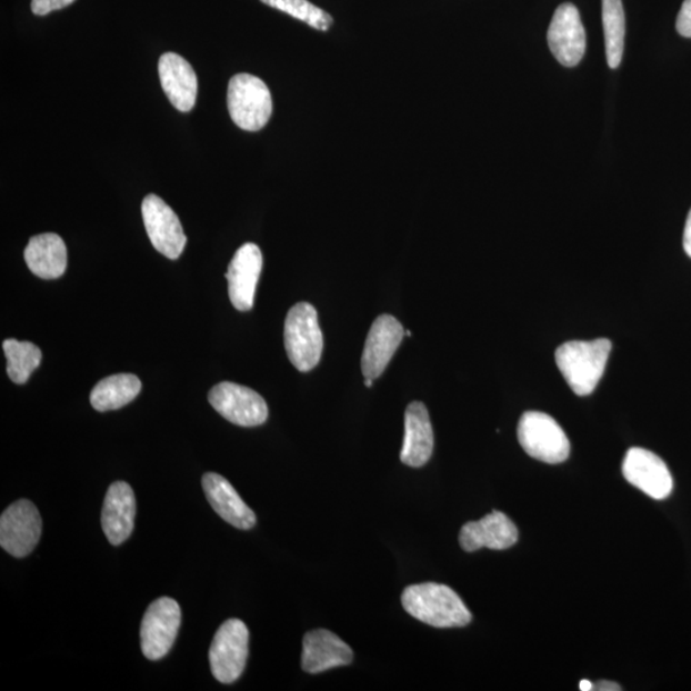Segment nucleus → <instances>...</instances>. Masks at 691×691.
Segmentation results:
<instances>
[{"label": "nucleus", "instance_id": "obj_1", "mask_svg": "<svg viewBox=\"0 0 691 691\" xmlns=\"http://www.w3.org/2000/svg\"><path fill=\"white\" fill-rule=\"evenodd\" d=\"M404 611L429 627L447 629L467 627L471 612L450 587L437 583L410 585L402 593Z\"/></svg>", "mask_w": 691, "mask_h": 691}, {"label": "nucleus", "instance_id": "obj_2", "mask_svg": "<svg viewBox=\"0 0 691 691\" xmlns=\"http://www.w3.org/2000/svg\"><path fill=\"white\" fill-rule=\"evenodd\" d=\"M611 350L612 342L607 339L570 341L555 350V364L572 392L584 398L600 383Z\"/></svg>", "mask_w": 691, "mask_h": 691}, {"label": "nucleus", "instance_id": "obj_3", "mask_svg": "<svg viewBox=\"0 0 691 691\" xmlns=\"http://www.w3.org/2000/svg\"><path fill=\"white\" fill-rule=\"evenodd\" d=\"M284 345L292 365L300 372H310L319 364L323 333L317 310L309 302H299L290 309L284 323Z\"/></svg>", "mask_w": 691, "mask_h": 691}, {"label": "nucleus", "instance_id": "obj_4", "mask_svg": "<svg viewBox=\"0 0 691 691\" xmlns=\"http://www.w3.org/2000/svg\"><path fill=\"white\" fill-rule=\"evenodd\" d=\"M232 121L246 131L264 129L273 113V100L266 82L249 73L233 76L227 92Z\"/></svg>", "mask_w": 691, "mask_h": 691}, {"label": "nucleus", "instance_id": "obj_5", "mask_svg": "<svg viewBox=\"0 0 691 691\" xmlns=\"http://www.w3.org/2000/svg\"><path fill=\"white\" fill-rule=\"evenodd\" d=\"M519 442L535 460L561 463L570 457V441L561 425L552 417L539 411H528L518 427Z\"/></svg>", "mask_w": 691, "mask_h": 691}, {"label": "nucleus", "instance_id": "obj_6", "mask_svg": "<svg viewBox=\"0 0 691 691\" xmlns=\"http://www.w3.org/2000/svg\"><path fill=\"white\" fill-rule=\"evenodd\" d=\"M249 630L241 620L231 619L218 629L209 649L210 669L222 684H232L246 670L249 655Z\"/></svg>", "mask_w": 691, "mask_h": 691}, {"label": "nucleus", "instance_id": "obj_7", "mask_svg": "<svg viewBox=\"0 0 691 691\" xmlns=\"http://www.w3.org/2000/svg\"><path fill=\"white\" fill-rule=\"evenodd\" d=\"M181 627V609L170 597L149 605L141 622V651L148 660H162L170 653Z\"/></svg>", "mask_w": 691, "mask_h": 691}, {"label": "nucleus", "instance_id": "obj_8", "mask_svg": "<svg viewBox=\"0 0 691 691\" xmlns=\"http://www.w3.org/2000/svg\"><path fill=\"white\" fill-rule=\"evenodd\" d=\"M41 528L43 521L37 505L28 500L17 501L0 518V545L17 559L27 558L39 543Z\"/></svg>", "mask_w": 691, "mask_h": 691}, {"label": "nucleus", "instance_id": "obj_9", "mask_svg": "<svg viewBox=\"0 0 691 691\" xmlns=\"http://www.w3.org/2000/svg\"><path fill=\"white\" fill-rule=\"evenodd\" d=\"M214 410L231 423L240 427H258L268 419L267 402L249 387L222 382L209 392Z\"/></svg>", "mask_w": 691, "mask_h": 691}, {"label": "nucleus", "instance_id": "obj_10", "mask_svg": "<svg viewBox=\"0 0 691 691\" xmlns=\"http://www.w3.org/2000/svg\"><path fill=\"white\" fill-rule=\"evenodd\" d=\"M142 219L151 243L168 259H179L187 247L180 218L163 199L150 193L141 206Z\"/></svg>", "mask_w": 691, "mask_h": 691}, {"label": "nucleus", "instance_id": "obj_11", "mask_svg": "<svg viewBox=\"0 0 691 691\" xmlns=\"http://www.w3.org/2000/svg\"><path fill=\"white\" fill-rule=\"evenodd\" d=\"M548 47L564 67H575L583 59L587 49V36L578 8L563 3L555 10L548 29Z\"/></svg>", "mask_w": 691, "mask_h": 691}, {"label": "nucleus", "instance_id": "obj_12", "mask_svg": "<svg viewBox=\"0 0 691 691\" xmlns=\"http://www.w3.org/2000/svg\"><path fill=\"white\" fill-rule=\"evenodd\" d=\"M622 473L630 484L657 501L668 499L673 490V479L664 461L639 447L628 451Z\"/></svg>", "mask_w": 691, "mask_h": 691}, {"label": "nucleus", "instance_id": "obj_13", "mask_svg": "<svg viewBox=\"0 0 691 691\" xmlns=\"http://www.w3.org/2000/svg\"><path fill=\"white\" fill-rule=\"evenodd\" d=\"M403 337L404 330L398 319L390 314L378 317L370 328L364 352H362V374L370 379L381 377L394 352L398 351Z\"/></svg>", "mask_w": 691, "mask_h": 691}, {"label": "nucleus", "instance_id": "obj_14", "mask_svg": "<svg viewBox=\"0 0 691 691\" xmlns=\"http://www.w3.org/2000/svg\"><path fill=\"white\" fill-rule=\"evenodd\" d=\"M261 269H263V254L256 243L248 242L236 251L226 273L230 300L236 309L249 311L254 307Z\"/></svg>", "mask_w": 691, "mask_h": 691}, {"label": "nucleus", "instance_id": "obj_15", "mask_svg": "<svg viewBox=\"0 0 691 691\" xmlns=\"http://www.w3.org/2000/svg\"><path fill=\"white\" fill-rule=\"evenodd\" d=\"M519 530L501 511H493L479 521L467 522L461 528L459 541L463 551L475 552L480 548L494 551L509 550L518 542Z\"/></svg>", "mask_w": 691, "mask_h": 691}, {"label": "nucleus", "instance_id": "obj_16", "mask_svg": "<svg viewBox=\"0 0 691 691\" xmlns=\"http://www.w3.org/2000/svg\"><path fill=\"white\" fill-rule=\"evenodd\" d=\"M137 517V499L131 485L114 482L106 494L101 527L109 543L121 545L131 537Z\"/></svg>", "mask_w": 691, "mask_h": 691}, {"label": "nucleus", "instance_id": "obj_17", "mask_svg": "<svg viewBox=\"0 0 691 691\" xmlns=\"http://www.w3.org/2000/svg\"><path fill=\"white\" fill-rule=\"evenodd\" d=\"M158 71L160 83L172 106L183 113L192 111L198 98V78L187 59L176 53H166L159 59Z\"/></svg>", "mask_w": 691, "mask_h": 691}, {"label": "nucleus", "instance_id": "obj_18", "mask_svg": "<svg viewBox=\"0 0 691 691\" xmlns=\"http://www.w3.org/2000/svg\"><path fill=\"white\" fill-rule=\"evenodd\" d=\"M352 661V649L331 631L318 629L309 631L303 638L301 668L308 673L316 675Z\"/></svg>", "mask_w": 691, "mask_h": 691}, {"label": "nucleus", "instance_id": "obj_19", "mask_svg": "<svg viewBox=\"0 0 691 691\" xmlns=\"http://www.w3.org/2000/svg\"><path fill=\"white\" fill-rule=\"evenodd\" d=\"M434 434L431 418L423 402H411L404 412V438L401 461L411 468H421L431 460Z\"/></svg>", "mask_w": 691, "mask_h": 691}, {"label": "nucleus", "instance_id": "obj_20", "mask_svg": "<svg viewBox=\"0 0 691 691\" xmlns=\"http://www.w3.org/2000/svg\"><path fill=\"white\" fill-rule=\"evenodd\" d=\"M202 488L210 505L229 524L241 530L256 527L254 511L242 501L229 480L216 473H207L202 477Z\"/></svg>", "mask_w": 691, "mask_h": 691}, {"label": "nucleus", "instance_id": "obj_21", "mask_svg": "<svg viewBox=\"0 0 691 691\" xmlns=\"http://www.w3.org/2000/svg\"><path fill=\"white\" fill-rule=\"evenodd\" d=\"M24 260L33 274L43 280H56L67 269L66 243L57 233L33 236L24 249Z\"/></svg>", "mask_w": 691, "mask_h": 691}, {"label": "nucleus", "instance_id": "obj_22", "mask_svg": "<svg viewBox=\"0 0 691 691\" xmlns=\"http://www.w3.org/2000/svg\"><path fill=\"white\" fill-rule=\"evenodd\" d=\"M141 382L133 374H114L101 379L90 393L91 407L106 412L122 409L138 398Z\"/></svg>", "mask_w": 691, "mask_h": 691}, {"label": "nucleus", "instance_id": "obj_23", "mask_svg": "<svg viewBox=\"0 0 691 691\" xmlns=\"http://www.w3.org/2000/svg\"><path fill=\"white\" fill-rule=\"evenodd\" d=\"M602 21L607 63L617 70L625 46V12L621 0H602Z\"/></svg>", "mask_w": 691, "mask_h": 691}, {"label": "nucleus", "instance_id": "obj_24", "mask_svg": "<svg viewBox=\"0 0 691 691\" xmlns=\"http://www.w3.org/2000/svg\"><path fill=\"white\" fill-rule=\"evenodd\" d=\"M7 358V373L16 384H24L32 372L39 368L43 353L37 344L21 342L14 339L3 342Z\"/></svg>", "mask_w": 691, "mask_h": 691}, {"label": "nucleus", "instance_id": "obj_25", "mask_svg": "<svg viewBox=\"0 0 691 691\" xmlns=\"http://www.w3.org/2000/svg\"><path fill=\"white\" fill-rule=\"evenodd\" d=\"M266 6L276 8V10L288 13L302 22L309 24L310 28L319 31H327L333 24L330 13L320 10L308 0H261Z\"/></svg>", "mask_w": 691, "mask_h": 691}, {"label": "nucleus", "instance_id": "obj_26", "mask_svg": "<svg viewBox=\"0 0 691 691\" xmlns=\"http://www.w3.org/2000/svg\"><path fill=\"white\" fill-rule=\"evenodd\" d=\"M74 0H32L31 11L37 16H47L50 12L62 10L69 7Z\"/></svg>", "mask_w": 691, "mask_h": 691}, {"label": "nucleus", "instance_id": "obj_27", "mask_svg": "<svg viewBox=\"0 0 691 691\" xmlns=\"http://www.w3.org/2000/svg\"><path fill=\"white\" fill-rule=\"evenodd\" d=\"M677 29L681 37L691 38V0L682 3L678 16Z\"/></svg>", "mask_w": 691, "mask_h": 691}, {"label": "nucleus", "instance_id": "obj_28", "mask_svg": "<svg viewBox=\"0 0 691 691\" xmlns=\"http://www.w3.org/2000/svg\"><path fill=\"white\" fill-rule=\"evenodd\" d=\"M684 250L688 257L691 258V210L689 212L684 230Z\"/></svg>", "mask_w": 691, "mask_h": 691}, {"label": "nucleus", "instance_id": "obj_29", "mask_svg": "<svg viewBox=\"0 0 691 691\" xmlns=\"http://www.w3.org/2000/svg\"><path fill=\"white\" fill-rule=\"evenodd\" d=\"M594 690H602V691H619L621 690L620 685L617 684V682H612V681H600L598 682L597 685H594Z\"/></svg>", "mask_w": 691, "mask_h": 691}, {"label": "nucleus", "instance_id": "obj_30", "mask_svg": "<svg viewBox=\"0 0 691 691\" xmlns=\"http://www.w3.org/2000/svg\"><path fill=\"white\" fill-rule=\"evenodd\" d=\"M580 690L581 691H592V690H594V685L592 684L591 681L583 680V681L580 682Z\"/></svg>", "mask_w": 691, "mask_h": 691}, {"label": "nucleus", "instance_id": "obj_31", "mask_svg": "<svg viewBox=\"0 0 691 691\" xmlns=\"http://www.w3.org/2000/svg\"><path fill=\"white\" fill-rule=\"evenodd\" d=\"M373 382H374V379L365 378V385L367 387H372Z\"/></svg>", "mask_w": 691, "mask_h": 691}, {"label": "nucleus", "instance_id": "obj_32", "mask_svg": "<svg viewBox=\"0 0 691 691\" xmlns=\"http://www.w3.org/2000/svg\"><path fill=\"white\" fill-rule=\"evenodd\" d=\"M408 337H411V331H407Z\"/></svg>", "mask_w": 691, "mask_h": 691}]
</instances>
